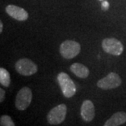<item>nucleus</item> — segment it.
Segmentation results:
<instances>
[{"instance_id":"obj_1","label":"nucleus","mask_w":126,"mask_h":126,"mask_svg":"<svg viewBox=\"0 0 126 126\" xmlns=\"http://www.w3.org/2000/svg\"><path fill=\"white\" fill-rule=\"evenodd\" d=\"M57 79L64 97L70 98L76 94V86L67 73L60 72L57 75Z\"/></svg>"},{"instance_id":"obj_2","label":"nucleus","mask_w":126,"mask_h":126,"mask_svg":"<svg viewBox=\"0 0 126 126\" xmlns=\"http://www.w3.org/2000/svg\"><path fill=\"white\" fill-rule=\"evenodd\" d=\"M67 107L65 104H59L49 111L47 115V121L49 125H56L61 124L66 119Z\"/></svg>"},{"instance_id":"obj_3","label":"nucleus","mask_w":126,"mask_h":126,"mask_svg":"<svg viewBox=\"0 0 126 126\" xmlns=\"http://www.w3.org/2000/svg\"><path fill=\"white\" fill-rule=\"evenodd\" d=\"M32 90L30 88L25 86L18 91L15 100V106L19 111H24L30 105L32 101Z\"/></svg>"},{"instance_id":"obj_4","label":"nucleus","mask_w":126,"mask_h":126,"mask_svg":"<svg viewBox=\"0 0 126 126\" xmlns=\"http://www.w3.org/2000/svg\"><path fill=\"white\" fill-rule=\"evenodd\" d=\"M81 46L76 41L66 40L60 46V54L65 59H73L79 54Z\"/></svg>"},{"instance_id":"obj_5","label":"nucleus","mask_w":126,"mask_h":126,"mask_svg":"<svg viewBox=\"0 0 126 126\" xmlns=\"http://www.w3.org/2000/svg\"><path fill=\"white\" fill-rule=\"evenodd\" d=\"M15 68L18 73L22 76H31L38 71L36 63L27 58H22L17 60L15 64Z\"/></svg>"},{"instance_id":"obj_6","label":"nucleus","mask_w":126,"mask_h":126,"mask_svg":"<svg viewBox=\"0 0 126 126\" xmlns=\"http://www.w3.org/2000/svg\"><path fill=\"white\" fill-rule=\"evenodd\" d=\"M121 83L122 80L119 75L116 72H110L107 76L99 80L97 85L102 90H111L119 87Z\"/></svg>"},{"instance_id":"obj_7","label":"nucleus","mask_w":126,"mask_h":126,"mask_svg":"<svg viewBox=\"0 0 126 126\" xmlns=\"http://www.w3.org/2000/svg\"><path fill=\"white\" fill-rule=\"evenodd\" d=\"M101 46L104 51L112 55H120L124 50V47L121 42L114 37L103 39Z\"/></svg>"},{"instance_id":"obj_8","label":"nucleus","mask_w":126,"mask_h":126,"mask_svg":"<svg viewBox=\"0 0 126 126\" xmlns=\"http://www.w3.org/2000/svg\"><path fill=\"white\" fill-rule=\"evenodd\" d=\"M6 12L11 17L19 21H25L29 18V14L26 11L16 5H8L6 7Z\"/></svg>"},{"instance_id":"obj_9","label":"nucleus","mask_w":126,"mask_h":126,"mask_svg":"<svg viewBox=\"0 0 126 126\" xmlns=\"http://www.w3.org/2000/svg\"><path fill=\"white\" fill-rule=\"evenodd\" d=\"M80 115L82 119L86 122H90L95 116V108L93 102L90 100H84L81 105Z\"/></svg>"},{"instance_id":"obj_10","label":"nucleus","mask_w":126,"mask_h":126,"mask_svg":"<svg viewBox=\"0 0 126 126\" xmlns=\"http://www.w3.org/2000/svg\"><path fill=\"white\" fill-rule=\"evenodd\" d=\"M126 122V113L124 111H119L109 118L103 126H120Z\"/></svg>"},{"instance_id":"obj_11","label":"nucleus","mask_w":126,"mask_h":126,"mask_svg":"<svg viewBox=\"0 0 126 126\" xmlns=\"http://www.w3.org/2000/svg\"><path fill=\"white\" fill-rule=\"evenodd\" d=\"M71 71L80 78H86L89 75V70L86 66L79 63H75L71 66Z\"/></svg>"},{"instance_id":"obj_12","label":"nucleus","mask_w":126,"mask_h":126,"mask_svg":"<svg viewBox=\"0 0 126 126\" xmlns=\"http://www.w3.org/2000/svg\"><path fill=\"white\" fill-rule=\"evenodd\" d=\"M11 83L10 74L7 69L3 68H0V84L4 87H8Z\"/></svg>"},{"instance_id":"obj_13","label":"nucleus","mask_w":126,"mask_h":126,"mask_svg":"<svg viewBox=\"0 0 126 126\" xmlns=\"http://www.w3.org/2000/svg\"><path fill=\"white\" fill-rule=\"evenodd\" d=\"M0 126H15V123L7 115H3L0 117Z\"/></svg>"},{"instance_id":"obj_14","label":"nucleus","mask_w":126,"mask_h":126,"mask_svg":"<svg viewBox=\"0 0 126 126\" xmlns=\"http://www.w3.org/2000/svg\"><path fill=\"white\" fill-rule=\"evenodd\" d=\"M101 8L104 11H107L109 9V2L106 1V0H104L102 1V3H101Z\"/></svg>"},{"instance_id":"obj_15","label":"nucleus","mask_w":126,"mask_h":126,"mask_svg":"<svg viewBox=\"0 0 126 126\" xmlns=\"http://www.w3.org/2000/svg\"><path fill=\"white\" fill-rule=\"evenodd\" d=\"M5 99V90L1 88L0 89V103H2Z\"/></svg>"},{"instance_id":"obj_16","label":"nucleus","mask_w":126,"mask_h":126,"mask_svg":"<svg viewBox=\"0 0 126 126\" xmlns=\"http://www.w3.org/2000/svg\"><path fill=\"white\" fill-rule=\"evenodd\" d=\"M2 29H3V24H2V21H0V33L2 32Z\"/></svg>"},{"instance_id":"obj_17","label":"nucleus","mask_w":126,"mask_h":126,"mask_svg":"<svg viewBox=\"0 0 126 126\" xmlns=\"http://www.w3.org/2000/svg\"><path fill=\"white\" fill-rule=\"evenodd\" d=\"M99 1H104V0H99Z\"/></svg>"}]
</instances>
